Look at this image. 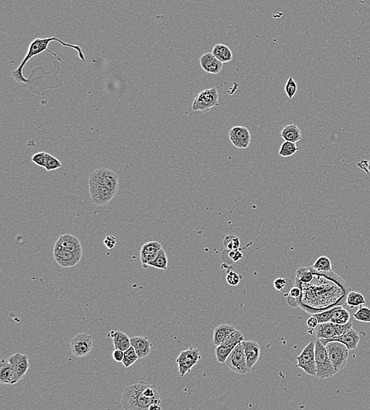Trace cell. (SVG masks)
I'll return each mask as SVG.
<instances>
[{
	"label": "cell",
	"instance_id": "5b68a950",
	"mask_svg": "<svg viewBox=\"0 0 370 410\" xmlns=\"http://www.w3.org/2000/svg\"><path fill=\"white\" fill-rule=\"evenodd\" d=\"M89 182L104 187L113 193H117L120 185V177L116 172L106 168H100L91 175Z\"/></svg>",
	"mask_w": 370,
	"mask_h": 410
},
{
	"label": "cell",
	"instance_id": "ba28073f",
	"mask_svg": "<svg viewBox=\"0 0 370 410\" xmlns=\"http://www.w3.org/2000/svg\"><path fill=\"white\" fill-rule=\"evenodd\" d=\"M244 340V335L241 331L236 330L235 332L231 334L227 339L224 340L222 344L219 347H216V359L220 363H225L226 360L228 359L229 355L232 353L234 349L237 347L238 345L243 343Z\"/></svg>",
	"mask_w": 370,
	"mask_h": 410
},
{
	"label": "cell",
	"instance_id": "d6986e66",
	"mask_svg": "<svg viewBox=\"0 0 370 410\" xmlns=\"http://www.w3.org/2000/svg\"><path fill=\"white\" fill-rule=\"evenodd\" d=\"M17 375L13 366L8 359L2 358L0 361V383L1 384L14 385L18 383Z\"/></svg>",
	"mask_w": 370,
	"mask_h": 410
},
{
	"label": "cell",
	"instance_id": "ffe728a7",
	"mask_svg": "<svg viewBox=\"0 0 370 410\" xmlns=\"http://www.w3.org/2000/svg\"><path fill=\"white\" fill-rule=\"evenodd\" d=\"M55 246L60 247L74 253L82 254V248L79 240L75 236L69 234L62 235L58 241H56Z\"/></svg>",
	"mask_w": 370,
	"mask_h": 410
},
{
	"label": "cell",
	"instance_id": "603a6c76",
	"mask_svg": "<svg viewBox=\"0 0 370 410\" xmlns=\"http://www.w3.org/2000/svg\"><path fill=\"white\" fill-rule=\"evenodd\" d=\"M131 347L134 348L139 359L145 358L150 354L152 344L148 338L143 336L130 338Z\"/></svg>",
	"mask_w": 370,
	"mask_h": 410
},
{
	"label": "cell",
	"instance_id": "d6a6232c",
	"mask_svg": "<svg viewBox=\"0 0 370 410\" xmlns=\"http://www.w3.org/2000/svg\"><path fill=\"white\" fill-rule=\"evenodd\" d=\"M168 256H167L166 252L164 248H161L159 251L158 255L156 256L153 261L149 263L148 266L150 267H154V268H158V269L164 270L167 271L168 270Z\"/></svg>",
	"mask_w": 370,
	"mask_h": 410
},
{
	"label": "cell",
	"instance_id": "7bdbcfd3",
	"mask_svg": "<svg viewBox=\"0 0 370 410\" xmlns=\"http://www.w3.org/2000/svg\"><path fill=\"white\" fill-rule=\"evenodd\" d=\"M47 152H38L37 154L32 157V161L37 165L41 166L43 168H45V161H46Z\"/></svg>",
	"mask_w": 370,
	"mask_h": 410
},
{
	"label": "cell",
	"instance_id": "8d00e7d4",
	"mask_svg": "<svg viewBox=\"0 0 370 410\" xmlns=\"http://www.w3.org/2000/svg\"><path fill=\"white\" fill-rule=\"evenodd\" d=\"M224 244L227 250H238L240 246V241L236 235L229 234L227 235L224 238Z\"/></svg>",
	"mask_w": 370,
	"mask_h": 410
},
{
	"label": "cell",
	"instance_id": "9c48e42d",
	"mask_svg": "<svg viewBox=\"0 0 370 410\" xmlns=\"http://www.w3.org/2000/svg\"><path fill=\"white\" fill-rule=\"evenodd\" d=\"M226 364L228 366L233 372L236 373L245 375L249 373L250 370L247 366V358H246L245 351L243 343L238 345L234 349L232 353L229 355L226 360Z\"/></svg>",
	"mask_w": 370,
	"mask_h": 410
},
{
	"label": "cell",
	"instance_id": "ee69618b",
	"mask_svg": "<svg viewBox=\"0 0 370 410\" xmlns=\"http://www.w3.org/2000/svg\"><path fill=\"white\" fill-rule=\"evenodd\" d=\"M287 281L284 278H277L273 282V286L277 291H282L285 288Z\"/></svg>",
	"mask_w": 370,
	"mask_h": 410
},
{
	"label": "cell",
	"instance_id": "44dd1931",
	"mask_svg": "<svg viewBox=\"0 0 370 410\" xmlns=\"http://www.w3.org/2000/svg\"><path fill=\"white\" fill-rule=\"evenodd\" d=\"M243 347L245 351L247 366L249 370L258 361L260 355V347L258 343L255 341H243Z\"/></svg>",
	"mask_w": 370,
	"mask_h": 410
},
{
	"label": "cell",
	"instance_id": "7402d4cb",
	"mask_svg": "<svg viewBox=\"0 0 370 410\" xmlns=\"http://www.w3.org/2000/svg\"><path fill=\"white\" fill-rule=\"evenodd\" d=\"M200 64L204 71L212 74H218L224 66V64L220 62L212 55V52H208L206 54L203 55L200 59Z\"/></svg>",
	"mask_w": 370,
	"mask_h": 410
},
{
	"label": "cell",
	"instance_id": "4316f807",
	"mask_svg": "<svg viewBox=\"0 0 370 410\" xmlns=\"http://www.w3.org/2000/svg\"><path fill=\"white\" fill-rule=\"evenodd\" d=\"M212 53L223 64L232 61L233 59L232 50L229 49V47L223 44L215 45Z\"/></svg>",
	"mask_w": 370,
	"mask_h": 410
},
{
	"label": "cell",
	"instance_id": "f907efd6",
	"mask_svg": "<svg viewBox=\"0 0 370 410\" xmlns=\"http://www.w3.org/2000/svg\"><path fill=\"white\" fill-rule=\"evenodd\" d=\"M368 173H370V160H368Z\"/></svg>",
	"mask_w": 370,
	"mask_h": 410
},
{
	"label": "cell",
	"instance_id": "2e32d148",
	"mask_svg": "<svg viewBox=\"0 0 370 410\" xmlns=\"http://www.w3.org/2000/svg\"><path fill=\"white\" fill-rule=\"evenodd\" d=\"M320 340L324 346L328 342H339V343L345 345L349 351H352V350H356L357 347L359 346L360 336H359V332L356 330L351 328V330H349L343 335H340V336H337V337L330 339H320Z\"/></svg>",
	"mask_w": 370,
	"mask_h": 410
},
{
	"label": "cell",
	"instance_id": "8fae6325",
	"mask_svg": "<svg viewBox=\"0 0 370 410\" xmlns=\"http://www.w3.org/2000/svg\"><path fill=\"white\" fill-rule=\"evenodd\" d=\"M297 360V367L309 376H316L315 342H310L305 347L301 354L298 356Z\"/></svg>",
	"mask_w": 370,
	"mask_h": 410
},
{
	"label": "cell",
	"instance_id": "7c38bea8",
	"mask_svg": "<svg viewBox=\"0 0 370 410\" xmlns=\"http://www.w3.org/2000/svg\"><path fill=\"white\" fill-rule=\"evenodd\" d=\"M70 351L76 357H84L90 353L93 347V339L90 335L77 334L70 342Z\"/></svg>",
	"mask_w": 370,
	"mask_h": 410
},
{
	"label": "cell",
	"instance_id": "d590c367",
	"mask_svg": "<svg viewBox=\"0 0 370 410\" xmlns=\"http://www.w3.org/2000/svg\"><path fill=\"white\" fill-rule=\"evenodd\" d=\"M138 359V356H137L134 348L131 347L128 349L127 351L124 352V358L122 363L123 364L125 368H129L130 366L133 365Z\"/></svg>",
	"mask_w": 370,
	"mask_h": 410
},
{
	"label": "cell",
	"instance_id": "277c9868",
	"mask_svg": "<svg viewBox=\"0 0 370 410\" xmlns=\"http://www.w3.org/2000/svg\"><path fill=\"white\" fill-rule=\"evenodd\" d=\"M315 360H316V377L328 379L335 376L337 372L330 360L325 347L320 339L315 341Z\"/></svg>",
	"mask_w": 370,
	"mask_h": 410
},
{
	"label": "cell",
	"instance_id": "52a82bcc",
	"mask_svg": "<svg viewBox=\"0 0 370 410\" xmlns=\"http://www.w3.org/2000/svg\"><path fill=\"white\" fill-rule=\"evenodd\" d=\"M219 106V93L216 87L207 89L197 94L193 100V111L208 112L211 108Z\"/></svg>",
	"mask_w": 370,
	"mask_h": 410
},
{
	"label": "cell",
	"instance_id": "9a60e30c",
	"mask_svg": "<svg viewBox=\"0 0 370 410\" xmlns=\"http://www.w3.org/2000/svg\"><path fill=\"white\" fill-rule=\"evenodd\" d=\"M91 199L93 204L98 206H104L114 198L116 193L105 189L104 187L89 182Z\"/></svg>",
	"mask_w": 370,
	"mask_h": 410
},
{
	"label": "cell",
	"instance_id": "4fadbf2b",
	"mask_svg": "<svg viewBox=\"0 0 370 410\" xmlns=\"http://www.w3.org/2000/svg\"><path fill=\"white\" fill-rule=\"evenodd\" d=\"M229 139L234 146L244 149L250 144V132L246 126H234L229 131Z\"/></svg>",
	"mask_w": 370,
	"mask_h": 410
},
{
	"label": "cell",
	"instance_id": "e0dca14e",
	"mask_svg": "<svg viewBox=\"0 0 370 410\" xmlns=\"http://www.w3.org/2000/svg\"><path fill=\"white\" fill-rule=\"evenodd\" d=\"M8 360L15 371L18 381H21V379L25 377L29 369V357L27 355L17 352L15 354L12 355Z\"/></svg>",
	"mask_w": 370,
	"mask_h": 410
},
{
	"label": "cell",
	"instance_id": "bcb514c9",
	"mask_svg": "<svg viewBox=\"0 0 370 410\" xmlns=\"http://www.w3.org/2000/svg\"><path fill=\"white\" fill-rule=\"evenodd\" d=\"M104 244L106 245L107 248L109 249L114 248L116 244V238L113 236H107L104 240Z\"/></svg>",
	"mask_w": 370,
	"mask_h": 410
},
{
	"label": "cell",
	"instance_id": "484cf974",
	"mask_svg": "<svg viewBox=\"0 0 370 410\" xmlns=\"http://www.w3.org/2000/svg\"><path fill=\"white\" fill-rule=\"evenodd\" d=\"M280 136L285 141L296 144L298 141L302 140L301 129H299V125L296 124H291L282 129Z\"/></svg>",
	"mask_w": 370,
	"mask_h": 410
},
{
	"label": "cell",
	"instance_id": "681fc988",
	"mask_svg": "<svg viewBox=\"0 0 370 410\" xmlns=\"http://www.w3.org/2000/svg\"><path fill=\"white\" fill-rule=\"evenodd\" d=\"M149 410H163L162 407H160V405L159 404H152L150 407H149Z\"/></svg>",
	"mask_w": 370,
	"mask_h": 410
},
{
	"label": "cell",
	"instance_id": "f1b7e54d",
	"mask_svg": "<svg viewBox=\"0 0 370 410\" xmlns=\"http://www.w3.org/2000/svg\"><path fill=\"white\" fill-rule=\"evenodd\" d=\"M350 320H351V313L349 311L343 308L341 305H339L336 307V309L332 313L330 322H332L333 324L343 325V324L349 323Z\"/></svg>",
	"mask_w": 370,
	"mask_h": 410
},
{
	"label": "cell",
	"instance_id": "30bf717a",
	"mask_svg": "<svg viewBox=\"0 0 370 410\" xmlns=\"http://www.w3.org/2000/svg\"><path fill=\"white\" fill-rule=\"evenodd\" d=\"M353 328L351 322L346 324H333L332 322H327L324 324H319L316 328V336L317 339H330L343 335Z\"/></svg>",
	"mask_w": 370,
	"mask_h": 410
},
{
	"label": "cell",
	"instance_id": "7dc6e473",
	"mask_svg": "<svg viewBox=\"0 0 370 410\" xmlns=\"http://www.w3.org/2000/svg\"><path fill=\"white\" fill-rule=\"evenodd\" d=\"M112 357L116 361L123 362L124 358L123 351H120V350H115L112 352Z\"/></svg>",
	"mask_w": 370,
	"mask_h": 410
},
{
	"label": "cell",
	"instance_id": "e575fe53",
	"mask_svg": "<svg viewBox=\"0 0 370 410\" xmlns=\"http://www.w3.org/2000/svg\"><path fill=\"white\" fill-rule=\"evenodd\" d=\"M299 150V147L295 143L284 141L280 147L279 156L284 158H287L295 155Z\"/></svg>",
	"mask_w": 370,
	"mask_h": 410
},
{
	"label": "cell",
	"instance_id": "f546056e",
	"mask_svg": "<svg viewBox=\"0 0 370 410\" xmlns=\"http://www.w3.org/2000/svg\"><path fill=\"white\" fill-rule=\"evenodd\" d=\"M314 277V272L312 267H302L297 270L296 273V282L302 284H308L312 281Z\"/></svg>",
	"mask_w": 370,
	"mask_h": 410
},
{
	"label": "cell",
	"instance_id": "4dcf8cb0",
	"mask_svg": "<svg viewBox=\"0 0 370 410\" xmlns=\"http://www.w3.org/2000/svg\"><path fill=\"white\" fill-rule=\"evenodd\" d=\"M366 302L367 300L365 299L364 296L356 291H351L347 294V298H346V304L351 308L363 306Z\"/></svg>",
	"mask_w": 370,
	"mask_h": 410
},
{
	"label": "cell",
	"instance_id": "cb8c5ba5",
	"mask_svg": "<svg viewBox=\"0 0 370 410\" xmlns=\"http://www.w3.org/2000/svg\"><path fill=\"white\" fill-rule=\"evenodd\" d=\"M108 337L112 338L116 350L125 351L131 347L130 339L126 334L120 331H112L108 334Z\"/></svg>",
	"mask_w": 370,
	"mask_h": 410
},
{
	"label": "cell",
	"instance_id": "d4e9b609",
	"mask_svg": "<svg viewBox=\"0 0 370 410\" xmlns=\"http://www.w3.org/2000/svg\"><path fill=\"white\" fill-rule=\"evenodd\" d=\"M236 331V328L229 324H221V325L217 326L215 328L214 333H213V339H212L213 344L216 347H219L231 334Z\"/></svg>",
	"mask_w": 370,
	"mask_h": 410
},
{
	"label": "cell",
	"instance_id": "5bb4252c",
	"mask_svg": "<svg viewBox=\"0 0 370 410\" xmlns=\"http://www.w3.org/2000/svg\"><path fill=\"white\" fill-rule=\"evenodd\" d=\"M82 254L74 253L60 247L55 246L54 257L56 262L63 268H70L79 263Z\"/></svg>",
	"mask_w": 370,
	"mask_h": 410
},
{
	"label": "cell",
	"instance_id": "74e56055",
	"mask_svg": "<svg viewBox=\"0 0 370 410\" xmlns=\"http://www.w3.org/2000/svg\"><path fill=\"white\" fill-rule=\"evenodd\" d=\"M355 320L364 323H370V308L363 306L359 307V309L354 314Z\"/></svg>",
	"mask_w": 370,
	"mask_h": 410
},
{
	"label": "cell",
	"instance_id": "1f68e13d",
	"mask_svg": "<svg viewBox=\"0 0 370 410\" xmlns=\"http://www.w3.org/2000/svg\"><path fill=\"white\" fill-rule=\"evenodd\" d=\"M312 267L313 269L316 270V272H322V273H328V272H332V262L328 256H320L315 261Z\"/></svg>",
	"mask_w": 370,
	"mask_h": 410
},
{
	"label": "cell",
	"instance_id": "7a4b0ae2",
	"mask_svg": "<svg viewBox=\"0 0 370 410\" xmlns=\"http://www.w3.org/2000/svg\"><path fill=\"white\" fill-rule=\"evenodd\" d=\"M152 404H161V399L154 385L139 383L125 388L121 401L125 410H149Z\"/></svg>",
	"mask_w": 370,
	"mask_h": 410
},
{
	"label": "cell",
	"instance_id": "f35d334b",
	"mask_svg": "<svg viewBox=\"0 0 370 410\" xmlns=\"http://www.w3.org/2000/svg\"><path fill=\"white\" fill-rule=\"evenodd\" d=\"M62 167V164L58 159L56 158L52 155L47 153L46 161H45V168L48 172H52L55 170L59 169Z\"/></svg>",
	"mask_w": 370,
	"mask_h": 410
},
{
	"label": "cell",
	"instance_id": "3957f363",
	"mask_svg": "<svg viewBox=\"0 0 370 410\" xmlns=\"http://www.w3.org/2000/svg\"><path fill=\"white\" fill-rule=\"evenodd\" d=\"M52 41H56V42L60 43V45H62V46L67 47V48H70V49H73L77 51L79 58L81 59L83 62H85V55H84L83 52L81 50V47L78 46V45L67 44V43L61 41L60 39H58L57 37L35 39L34 41L31 42V44L29 45L27 54L25 56V58L22 60V62H21V64H20L19 66L17 67V69H15V70L12 73V76H13L14 79L17 82H27L28 79H26L23 75V68L24 66H25V64L27 63L28 61H29L30 59L33 58V57L38 56V55L41 54L43 52H48L51 53V54L53 55L55 57H57L59 60H60V59L59 58L58 56H57L56 53L52 52V51L49 50V49H48L49 45H50V43L52 42Z\"/></svg>",
	"mask_w": 370,
	"mask_h": 410
},
{
	"label": "cell",
	"instance_id": "83f0119b",
	"mask_svg": "<svg viewBox=\"0 0 370 410\" xmlns=\"http://www.w3.org/2000/svg\"><path fill=\"white\" fill-rule=\"evenodd\" d=\"M176 363L178 364V368H179V372H180V376H184L185 374L190 372L191 369L197 364V361L189 358L188 356L184 354V352L182 351L180 356H178L176 359Z\"/></svg>",
	"mask_w": 370,
	"mask_h": 410
},
{
	"label": "cell",
	"instance_id": "836d02e7",
	"mask_svg": "<svg viewBox=\"0 0 370 410\" xmlns=\"http://www.w3.org/2000/svg\"><path fill=\"white\" fill-rule=\"evenodd\" d=\"M287 303L292 307H298L301 304L302 289L300 287L295 286L291 288L287 297Z\"/></svg>",
	"mask_w": 370,
	"mask_h": 410
},
{
	"label": "cell",
	"instance_id": "ac0fdd59",
	"mask_svg": "<svg viewBox=\"0 0 370 410\" xmlns=\"http://www.w3.org/2000/svg\"><path fill=\"white\" fill-rule=\"evenodd\" d=\"M162 248V245L158 241H149L143 245L141 250V260L144 268H147L148 264L156 259L159 251Z\"/></svg>",
	"mask_w": 370,
	"mask_h": 410
},
{
	"label": "cell",
	"instance_id": "f6af8a7d",
	"mask_svg": "<svg viewBox=\"0 0 370 410\" xmlns=\"http://www.w3.org/2000/svg\"><path fill=\"white\" fill-rule=\"evenodd\" d=\"M228 252H229V253H228V256H229L230 258L232 259V262L233 263L238 262L239 260L243 258V254L239 251V249H238V250L228 251Z\"/></svg>",
	"mask_w": 370,
	"mask_h": 410
},
{
	"label": "cell",
	"instance_id": "8992f818",
	"mask_svg": "<svg viewBox=\"0 0 370 410\" xmlns=\"http://www.w3.org/2000/svg\"><path fill=\"white\" fill-rule=\"evenodd\" d=\"M324 347L336 372H340L347 365L349 357V350L345 345L336 341L328 342L324 345Z\"/></svg>",
	"mask_w": 370,
	"mask_h": 410
},
{
	"label": "cell",
	"instance_id": "6da1fadb",
	"mask_svg": "<svg viewBox=\"0 0 370 410\" xmlns=\"http://www.w3.org/2000/svg\"><path fill=\"white\" fill-rule=\"evenodd\" d=\"M314 277L311 283L302 284L295 282V286L302 289L300 306L308 313L316 314L343 304V297L339 296V291H351L347 283L334 272L326 273L313 269Z\"/></svg>",
	"mask_w": 370,
	"mask_h": 410
},
{
	"label": "cell",
	"instance_id": "b9f144b4",
	"mask_svg": "<svg viewBox=\"0 0 370 410\" xmlns=\"http://www.w3.org/2000/svg\"><path fill=\"white\" fill-rule=\"evenodd\" d=\"M242 279H243V276L236 273V272H233V271H230L227 275V277H226L227 282L231 286L239 285Z\"/></svg>",
	"mask_w": 370,
	"mask_h": 410
},
{
	"label": "cell",
	"instance_id": "60d3db41",
	"mask_svg": "<svg viewBox=\"0 0 370 410\" xmlns=\"http://www.w3.org/2000/svg\"><path fill=\"white\" fill-rule=\"evenodd\" d=\"M335 309H336V307L330 308V309H328V310L319 312V313L312 314V316L316 318V320H318L319 324H324V323L330 322L332 313H333Z\"/></svg>",
	"mask_w": 370,
	"mask_h": 410
},
{
	"label": "cell",
	"instance_id": "ab89813d",
	"mask_svg": "<svg viewBox=\"0 0 370 410\" xmlns=\"http://www.w3.org/2000/svg\"><path fill=\"white\" fill-rule=\"evenodd\" d=\"M284 89H285V93L288 98L291 100L293 99L298 90L297 83L295 82L293 77H290L289 79L287 80Z\"/></svg>",
	"mask_w": 370,
	"mask_h": 410
},
{
	"label": "cell",
	"instance_id": "c3c4849f",
	"mask_svg": "<svg viewBox=\"0 0 370 410\" xmlns=\"http://www.w3.org/2000/svg\"><path fill=\"white\" fill-rule=\"evenodd\" d=\"M318 320H316V318L313 316L308 318V320H307V325L311 329H315L318 326Z\"/></svg>",
	"mask_w": 370,
	"mask_h": 410
}]
</instances>
